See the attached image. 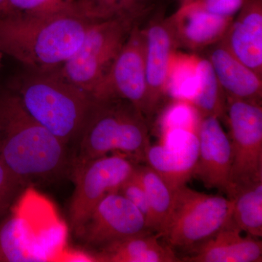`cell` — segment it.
<instances>
[{
    "mask_svg": "<svg viewBox=\"0 0 262 262\" xmlns=\"http://www.w3.org/2000/svg\"><path fill=\"white\" fill-rule=\"evenodd\" d=\"M0 158L24 187L70 174V149L24 108L13 90L0 92Z\"/></svg>",
    "mask_w": 262,
    "mask_h": 262,
    "instance_id": "obj_1",
    "label": "cell"
},
{
    "mask_svg": "<svg viewBox=\"0 0 262 262\" xmlns=\"http://www.w3.org/2000/svg\"><path fill=\"white\" fill-rule=\"evenodd\" d=\"M93 21L75 15L41 17L0 12V51L27 70H56L80 47Z\"/></svg>",
    "mask_w": 262,
    "mask_h": 262,
    "instance_id": "obj_2",
    "label": "cell"
},
{
    "mask_svg": "<svg viewBox=\"0 0 262 262\" xmlns=\"http://www.w3.org/2000/svg\"><path fill=\"white\" fill-rule=\"evenodd\" d=\"M67 237L51 202L27 188L0 218V262L66 261Z\"/></svg>",
    "mask_w": 262,
    "mask_h": 262,
    "instance_id": "obj_3",
    "label": "cell"
},
{
    "mask_svg": "<svg viewBox=\"0 0 262 262\" xmlns=\"http://www.w3.org/2000/svg\"><path fill=\"white\" fill-rule=\"evenodd\" d=\"M150 144L149 123L134 105L121 98H93L71 149V171L85 162L113 153L127 155L136 163L144 162Z\"/></svg>",
    "mask_w": 262,
    "mask_h": 262,
    "instance_id": "obj_4",
    "label": "cell"
},
{
    "mask_svg": "<svg viewBox=\"0 0 262 262\" xmlns=\"http://www.w3.org/2000/svg\"><path fill=\"white\" fill-rule=\"evenodd\" d=\"M13 91L27 113L71 151L92 103L91 95L71 83L58 70H27Z\"/></svg>",
    "mask_w": 262,
    "mask_h": 262,
    "instance_id": "obj_5",
    "label": "cell"
},
{
    "mask_svg": "<svg viewBox=\"0 0 262 262\" xmlns=\"http://www.w3.org/2000/svg\"><path fill=\"white\" fill-rule=\"evenodd\" d=\"M233 201L198 192L186 184L175 188L173 205L160 237L177 251L190 254L232 219Z\"/></svg>",
    "mask_w": 262,
    "mask_h": 262,
    "instance_id": "obj_6",
    "label": "cell"
},
{
    "mask_svg": "<svg viewBox=\"0 0 262 262\" xmlns=\"http://www.w3.org/2000/svg\"><path fill=\"white\" fill-rule=\"evenodd\" d=\"M141 18L129 15L94 20L80 47L58 69V72L91 96L110 72L131 30Z\"/></svg>",
    "mask_w": 262,
    "mask_h": 262,
    "instance_id": "obj_7",
    "label": "cell"
},
{
    "mask_svg": "<svg viewBox=\"0 0 262 262\" xmlns=\"http://www.w3.org/2000/svg\"><path fill=\"white\" fill-rule=\"evenodd\" d=\"M230 130L232 168L228 189L262 180L261 103L226 97V113Z\"/></svg>",
    "mask_w": 262,
    "mask_h": 262,
    "instance_id": "obj_8",
    "label": "cell"
},
{
    "mask_svg": "<svg viewBox=\"0 0 262 262\" xmlns=\"http://www.w3.org/2000/svg\"><path fill=\"white\" fill-rule=\"evenodd\" d=\"M138 163L127 155L113 153L81 164L72 169L75 188L70 207L74 234L105 196L118 192L135 172Z\"/></svg>",
    "mask_w": 262,
    "mask_h": 262,
    "instance_id": "obj_9",
    "label": "cell"
},
{
    "mask_svg": "<svg viewBox=\"0 0 262 262\" xmlns=\"http://www.w3.org/2000/svg\"><path fill=\"white\" fill-rule=\"evenodd\" d=\"M151 232L141 212L117 192L98 202L75 234L96 253L118 241Z\"/></svg>",
    "mask_w": 262,
    "mask_h": 262,
    "instance_id": "obj_10",
    "label": "cell"
},
{
    "mask_svg": "<svg viewBox=\"0 0 262 262\" xmlns=\"http://www.w3.org/2000/svg\"><path fill=\"white\" fill-rule=\"evenodd\" d=\"M91 96L96 99L126 100L146 116L147 87L145 41L144 31L139 23L131 30L110 72L98 84Z\"/></svg>",
    "mask_w": 262,
    "mask_h": 262,
    "instance_id": "obj_11",
    "label": "cell"
},
{
    "mask_svg": "<svg viewBox=\"0 0 262 262\" xmlns=\"http://www.w3.org/2000/svg\"><path fill=\"white\" fill-rule=\"evenodd\" d=\"M145 41V70L147 87L146 119L148 123L163 106L172 55L177 48L168 18L153 19L143 28Z\"/></svg>",
    "mask_w": 262,
    "mask_h": 262,
    "instance_id": "obj_12",
    "label": "cell"
},
{
    "mask_svg": "<svg viewBox=\"0 0 262 262\" xmlns=\"http://www.w3.org/2000/svg\"><path fill=\"white\" fill-rule=\"evenodd\" d=\"M196 135L199 152L192 177L201 181L205 187L226 192L232 168V147L220 118L202 117Z\"/></svg>",
    "mask_w": 262,
    "mask_h": 262,
    "instance_id": "obj_13",
    "label": "cell"
},
{
    "mask_svg": "<svg viewBox=\"0 0 262 262\" xmlns=\"http://www.w3.org/2000/svg\"><path fill=\"white\" fill-rule=\"evenodd\" d=\"M163 143L150 144L144 162L172 187L186 184L193 177L199 142L196 133L182 129L163 134Z\"/></svg>",
    "mask_w": 262,
    "mask_h": 262,
    "instance_id": "obj_14",
    "label": "cell"
},
{
    "mask_svg": "<svg viewBox=\"0 0 262 262\" xmlns=\"http://www.w3.org/2000/svg\"><path fill=\"white\" fill-rule=\"evenodd\" d=\"M220 42L262 77V0H247Z\"/></svg>",
    "mask_w": 262,
    "mask_h": 262,
    "instance_id": "obj_15",
    "label": "cell"
},
{
    "mask_svg": "<svg viewBox=\"0 0 262 262\" xmlns=\"http://www.w3.org/2000/svg\"><path fill=\"white\" fill-rule=\"evenodd\" d=\"M234 223H228L194 252L180 258L188 262H261L262 243L246 234Z\"/></svg>",
    "mask_w": 262,
    "mask_h": 262,
    "instance_id": "obj_16",
    "label": "cell"
},
{
    "mask_svg": "<svg viewBox=\"0 0 262 262\" xmlns=\"http://www.w3.org/2000/svg\"><path fill=\"white\" fill-rule=\"evenodd\" d=\"M168 19L177 47L196 51L221 42L234 18L210 14L183 3Z\"/></svg>",
    "mask_w": 262,
    "mask_h": 262,
    "instance_id": "obj_17",
    "label": "cell"
},
{
    "mask_svg": "<svg viewBox=\"0 0 262 262\" xmlns=\"http://www.w3.org/2000/svg\"><path fill=\"white\" fill-rule=\"evenodd\" d=\"M210 61L226 97L261 103L262 77L217 43L208 55Z\"/></svg>",
    "mask_w": 262,
    "mask_h": 262,
    "instance_id": "obj_18",
    "label": "cell"
},
{
    "mask_svg": "<svg viewBox=\"0 0 262 262\" xmlns=\"http://www.w3.org/2000/svg\"><path fill=\"white\" fill-rule=\"evenodd\" d=\"M160 234L151 232L122 239L95 253L96 261H181L171 248L160 243Z\"/></svg>",
    "mask_w": 262,
    "mask_h": 262,
    "instance_id": "obj_19",
    "label": "cell"
},
{
    "mask_svg": "<svg viewBox=\"0 0 262 262\" xmlns=\"http://www.w3.org/2000/svg\"><path fill=\"white\" fill-rule=\"evenodd\" d=\"M227 198L233 201L232 220L243 232L262 236V180L232 189Z\"/></svg>",
    "mask_w": 262,
    "mask_h": 262,
    "instance_id": "obj_20",
    "label": "cell"
},
{
    "mask_svg": "<svg viewBox=\"0 0 262 262\" xmlns=\"http://www.w3.org/2000/svg\"><path fill=\"white\" fill-rule=\"evenodd\" d=\"M136 173L145 189L151 214V229L159 234L173 205L174 191L158 172L148 165L138 164Z\"/></svg>",
    "mask_w": 262,
    "mask_h": 262,
    "instance_id": "obj_21",
    "label": "cell"
},
{
    "mask_svg": "<svg viewBox=\"0 0 262 262\" xmlns=\"http://www.w3.org/2000/svg\"><path fill=\"white\" fill-rule=\"evenodd\" d=\"M199 83L191 103L201 117L222 118L226 113V96L208 58L200 57L198 61Z\"/></svg>",
    "mask_w": 262,
    "mask_h": 262,
    "instance_id": "obj_22",
    "label": "cell"
},
{
    "mask_svg": "<svg viewBox=\"0 0 262 262\" xmlns=\"http://www.w3.org/2000/svg\"><path fill=\"white\" fill-rule=\"evenodd\" d=\"M196 55L174 52L169 67L167 95L170 99L191 102L199 83L198 61Z\"/></svg>",
    "mask_w": 262,
    "mask_h": 262,
    "instance_id": "obj_23",
    "label": "cell"
},
{
    "mask_svg": "<svg viewBox=\"0 0 262 262\" xmlns=\"http://www.w3.org/2000/svg\"><path fill=\"white\" fill-rule=\"evenodd\" d=\"M149 0H78L85 18L102 20L118 17L142 16L149 9Z\"/></svg>",
    "mask_w": 262,
    "mask_h": 262,
    "instance_id": "obj_24",
    "label": "cell"
},
{
    "mask_svg": "<svg viewBox=\"0 0 262 262\" xmlns=\"http://www.w3.org/2000/svg\"><path fill=\"white\" fill-rule=\"evenodd\" d=\"M6 11L41 17H84L77 0H7Z\"/></svg>",
    "mask_w": 262,
    "mask_h": 262,
    "instance_id": "obj_25",
    "label": "cell"
},
{
    "mask_svg": "<svg viewBox=\"0 0 262 262\" xmlns=\"http://www.w3.org/2000/svg\"><path fill=\"white\" fill-rule=\"evenodd\" d=\"M160 120L162 135L168 131L182 129L198 132L201 115L189 101L171 99Z\"/></svg>",
    "mask_w": 262,
    "mask_h": 262,
    "instance_id": "obj_26",
    "label": "cell"
},
{
    "mask_svg": "<svg viewBox=\"0 0 262 262\" xmlns=\"http://www.w3.org/2000/svg\"><path fill=\"white\" fill-rule=\"evenodd\" d=\"M26 189L0 158V218L9 211Z\"/></svg>",
    "mask_w": 262,
    "mask_h": 262,
    "instance_id": "obj_27",
    "label": "cell"
},
{
    "mask_svg": "<svg viewBox=\"0 0 262 262\" xmlns=\"http://www.w3.org/2000/svg\"><path fill=\"white\" fill-rule=\"evenodd\" d=\"M117 192L125 196L141 212V214L144 215L145 219L148 227L152 231L149 201L145 189L136 173V169L134 173L122 184Z\"/></svg>",
    "mask_w": 262,
    "mask_h": 262,
    "instance_id": "obj_28",
    "label": "cell"
},
{
    "mask_svg": "<svg viewBox=\"0 0 262 262\" xmlns=\"http://www.w3.org/2000/svg\"><path fill=\"white\" fill-rule=\"evenodd\" d=\"M247 0H192L184 2L192 8L207 12L210 14L234 18Z\"/></svg>",
    "mask_w": 262,
    "mask_h": 262,
    "instance_id": "obj_29",
    "label": "cell"
},
{
    "mask_svg": "<svg viewBox=\"0 0 262 262\" xmlns=\"http://www.w3.org/2000/svg\"><path fill=\"white\" fill-rule=\"evenodd\" d=\"M7 8V0H0V12H5Z\"/></svg>",
    "mask_w": 262,
    "mask_h": 262,
    "instance_id": "obj_30",
    "label": "cell"
},
{
    "mask_svg": "<svg viewBox=\"0 0 262 262\" xmlns=\"http://www.w3.org/2000/svg\"><path fill=\"white\" fill-rule=\"evenodd\" d=\"M183 2H189V1H192V0H182Z\"/></svg>",
    "mask_w": 262,
    "mask_h": 262,
    "instance_id": "obj_31",
    "label": "cell"
},
{
    "mask_svg": "<svg viewBox=\"0 0 262 262\" xmlns=\"http://www.w3.org/2000/svg\"><path fill=\"white\" fill-rule=\"evenodd\" d=\"M77 1H78V0H77Z\"/></svg>",
    "mask_w": 262,
    "mask_h": 262,
    "instance_id": "obj_32",
    "label": "cell"
}]
</instances>
